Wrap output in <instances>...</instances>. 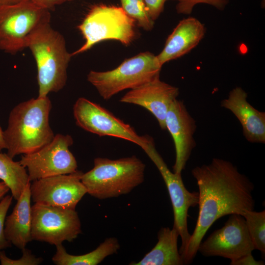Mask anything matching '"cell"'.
I'll list each match as a JSON object with an SVG mask.
<instances>
[{
    "instance_id": "cell-1",
    "label": "cell",
    "mask_w": 265,
    "mask_h": 265,
    "mask_svg": "<svg viewBox=\"0 0 265 265\" xmlns=\"http://www.w3.org/2000/svg\"><path fill=\"white\" fill-rule=\"evenodd\" d=\"M191 174L198 186L199 213L194 230L181 254L184 264L191 263L207 231L219 218L227 215H242L254 210V186L229 161L213 158L208 164L197 166Z\"/></svg>"
},
{
    "instance_id": "cell-2",
    "label": "cell",
    "mask_w": 265,
    "mask_h": 265,
    "mask_svg": "<svg viewBox=\"0 0 265 265\" xmlns=\"http://www.w3.org/2000/svg\"><path fill=\"white\" fill-rule=\"evenodd\" d=\"M51 108L52 103L46 96L22 102L11 110L3 131L10 158L34 152L53 140L54 135L49 124Z\"/></svg>"
},
{
    "instance_id": "cell-3",
    "label": "cell",
    "mask_w": 265,
    "mask_h": 265,
    "mask_svg": "<svg viewBox=\"0 0 265 265\" xmlns=\"http://www.w3.org/2000/svg\"><path fill=\"white\" fill-rule=\"evenodd\" d=\"M26 48L36 64L38 97L62 89L67 81V70L73 56L67 50L62 35L53 28L50 23L44 24L29 36Z\"/></svg>"
},
{
    "instance_id": "cell-4",
    "label": "cell",
    "mask_w": 265,
    "mask_h": 265,
    "mask_svg": "<svg viewBox=\"0 0 265 265\" xmlns=\"http://www.w3.org/2000/svg\"><path fill=\"white\" fill-rule=\"evenodd\" d=\"M145 164L135 156L117 159L96 158L94 167L82 174L87 193L100 200L130 193L144 180Z\"/></svg>"
},
{
    "instance_id": "cell-5",
    "label": "cell",
    "mask_w": 265,
    "mask_h": 265,
    "mask_svg": "<svg viewBox=\"0 0 265 265\" xmlns=\"http://www.w3.org/2000/svg\"><path fill=\"white\" fill-rule=\"evenodd\" d=\"M162 66L157 55L146 52L125 60L117 68L107 71H91L88 81L104 100L126 89H132L160 74Z\"/></svg>"
},
{
    "instance_id": "cell-6",
    "label": "cell",
    "mask_w": 265,
    "mask_h": 265,
    "mask_svg": "<svg viewBox=\"0 0 265 265\" xmlns=\"http://www.w3.org/2000/svg\"><path fill=\"white\" fill-rule=\"evenodd\" d=\"M135 22L121 7L97 5L93 6L78 27L84 43L72 55L84 52L96 44L108 39L129 46L136 37Z\"/></svg>"
},
{
    "instance_id": "cell-7",
    "label": "cell",
    "mask_w": 265,
    "mask_h": 265,
    "mask_svg": "<svg viewBox=\"0 0 265 265\" xmlns=\"http://www.w3.org/2000/svg\"><path fill=\"white\" fill-rule=\"evenodd\" d=\"M50 19V10L31 0L0 5V50L14 54L26 48L30 34Z\"/></svg>"
},
{
    "instance_id": "cell-8",
    "label": "cell",
    "mask_w": 265,
    "mask_h": 265,
    "mask_svg": "<svg viewBox=\"0 0 265 265\" xmlns=\"http://www.w3.org/2000/svg\"><path fill=\"white\" fill-rule=\"evenodd\" d=\"M73 110L77 126L100 136L122 138L137 144L143 150L153 138L149 135H139L131 125L100 105L85 98H79Z\"/></svg>"
},
{
    "instance_id": "cell-9",
    "label": "cell",
    "mask_w": 265,
    "mask_h": 265,
    "mask_svg": "<svg viewBox=\"0 0 265 265\" xmlns=\"http://www.w3.org/2000/svg\"><path fill=\"white\" fill-rule=\"evenodd\" d=\"M32 240L55 245L72 241L81 233L75 209L35 203L31 207Z\"/></svg>"
},
{
    "instance_id": "cell-10",
    "label": "cell",
    "mask_w": 265,
    "mask_h": 265,
    "mask_svg": "<svg viewBox=\"0 0 265 265\" xmlns=\"http://www.w3.org/2000/svg\"><path fill=\"white\" fill-rule=\"evenodd\" d=\"M73 144L71 135L58 133L38 150L24 154L19 162L27 168L30 182L76 171L77 162L69 148Z\"/></svg>"
},
{
    "instance_id": "cell-11",
    "label": "cell",
    "mask_w": 265,
    "mask_h": 265,
    "mask_svg": "<svg viewBox=\"0 0 265 265\" xmlns=\"http://www.w3.org/2000/svg\"><path fill=\"white\" fill-rule=\"evenodd\" d=\"M143 150L158 169L167 187L173 210V227L178 231L182 241L179 250L181 254L191 236L187 227L188 212L190 207L198 205V192L189 191L184 184L181 174L170 170L156 150L153 138Z\"/></svg>"
},
{
    "instance_id": "cell-12",
    "label": "cell",
    "mask_w": 265,
    "mask_h": 265,
    "mask_svg": "<svg viewBox=\"0 0 265 265\" xmlns=\"http://www.w3.org/2000/svg\"><path fill=\"white\" fill-rule=\"evenodd\" d=\"M244 217L231 214L224 225L200 244L198 251L206 257L219 256L236 260L255 250Z\"/></svg>"
},
{
    "instance_id": "cell-13",
    "label": "cell",
    "mask_w": 265,
    "mask_h": 265,
    "mask_svg": "<svg viewBox=\"0 0 265 265\" xmlns=\"http://www.w3.org/2000/svg\"><path fill=\"white\" fill-rule=\"evenodd\" d=\"M82 174L77 170L33 181L30 185L31 198L35 203L75 209L87 193L81 181Z\"/></svg>"
},
{
    "instance_id": "cell-14",
    "label": "cell",
    "mask_w": 265,
    "mask_h": 265,
    "mask_svg": "<svg viewBox=\"0 0 265 265\" xmlns=\"http://www.w3.org/2000/svg\"><path fill=\"white\" fill-rule=\"evenodd\" d=\"M165 123L175 145L176 158L173 172L181 174L196 146L193 137L197 127L196 122L184 102L177 99L167 111Z\"/></svg>"
},
{
    "instance_id": "cell-15",
    "label": "cell",
    "mask_w": 265,
    "mask_h": 265,
    "mask_svg": "<svg viewBox=\"0 0 265 265\" xmlns=\"http://www.w3.org/2000/svg\"><path fill=\"white\" fill-rule=\"evenodd\" d=\"M178 88L161 81L159 75L130 90L120 100L123 103L141 106L157 119L160 128L166 130L165 117L171 104L177 99Z\"/></svg>"
},
{
    "instance_id": "cell-16",
    "label": "cell",
    "mask_w": 265,
    "mask_h": 265,
    "mask_svg": "<svg viewBox=\"0 0 265 265\" xmlns=\"http://www.w3.org/2000/svg\"><path fill=\"white\" fill-rule=\"evenodd\" d=\"M247 94L236 87L228 97L221 102V106L230 110L240 123L243 134L251 143H265V113L259 111L247 100Z\"/></svg>"
},
{
    "instance_id": "cell-17",
    "label": "cell",
    "mask_w": 265,
    "mask_h": 265,
    "mask_svg": "<svg viewBox=\"0 0 265 265\" xmlns=\"http://www.w3.org/2000/svg\"><path fill=\"white\" fill-rule=\"evenodd\" d=\"M205 32V26L196 18L188 17L181 20L168 37L163 50L157 55L160 65L189 52L204 38Z\"/></svg>"
},
{
    "instance_id": "cell-18",
    "label": "cell",
    "mask_w": 265,
    "mask_h": 265,
    "mask_svg": "<svg viewBox=\"0 0 265 265\" xmlns=\"http://www.w3.org/2000/svg\"><path fill=\"white\" fill-rule=\"evenodd\" d=\"M30 185V183L27 185L17 200L11 213L6 217L4 223L6 238L21 250L25 248L26 244L32 240Z\"/></svg>"
},
{
    "instance_id": "cell-19",
    "label": "cell",
    "mask_w": 265,
    "mask_h": 265,
    "mask_svg": "<svg viewBox=\"0 0 265 265\" xmlns=\"http://www.w3.org/2000/svg\"><path fill=\"white\" fill-rule=\"evenodd\" d=\"M179 234L173 227H162L158 233V241L154 248L138 262L131 265H184L178 248Z\"/></svg>"
},
{
    "instance_id": "cell-20",
    "label": "cell",
    "mask_w": 265,
    "mask_h": 265,
    "mask_svg": "<svg viewBox=\"0 0 265 265\" xmlns=\"http://www.w3.org/2000/svg\"><path fill=\"white\" fill-rule=\"evenodd\" d=\"M55 246L52 261L56 265H96L106 257L116 253L120 247L118 239L113 237L106 239L92 251L80 255L68 254L62 244Z\"/></svg>"
},
{
    "instance_id": "cell-21",
    "label": "cell",
    "mask_w": 265,
    "mask_h": 265,
    "mask_svg": "<svg viewBox=\"0 0 265 265\" xmlns=\"http://www.w3.org/2000/svg\"><path fill=\"white\" fill-rule=\"evenodd\" d=\"M0 179L7 186L16 200L30 183L26 168L19 161H14L7 154L0 152Z\"/></svg>"
},
{
    "instance_id": "cell-22",
    "label": "cell",
    "mask_w": 265,
    "mask_h": 265,
    "mask_svg": "<svg viewBox=\"0 0 265 265\" xmlns=\"http://www.w3.org/2000/svg\"><path fill=\"white\" fill-rule=\"evenodd\" d=\"M255 249L265 253V211L246 210L242 215Z\"/></svg>"
},
{
    "instance_id": "cell-23",
    "label": "cell",
    "mask_w": 265,
    "mask_h": 265,
    "mask_svg": "<svg viewBox=\"0 0 265 265\" xmlns=\"http://www.w3.org/2000/svg\"><path fill=\"white\" fill-rule=\"evenodd\" d=\"M124 11L139 26L151 30L154 21L150 18L143 0H120Z\"/></svg>"
},
{
    "instance_id": "cell-24",
    "label": "cell",
    "mask_w": 265,
    "mask_h": 265,
    "mask_svg": "<svg viewBox=\"0 0 265 265\" xmlns=\"http://www.w3.org/2000/svg\"><path fill=\"white\" fill-rule=\"evenodd\" d=\"M178 1L176 9L178 14H190L194 7L199 3L213 6L218 10H223L230 0H174Z\"/></svg>"
},
{
    "instance_id": "cell-25",
    "label": "cell",
    "mask_w": 265,
    "mask_h": 265,
    "mask_svg": "<svg viewBox=\"0 0 265 265\" xmlns=\"http://www.w3.org/2000/svg\"><path fill=\"white\" fill-rule=\"evenodd\" d=\"M23 255L17 260H13L7 257L3 251H0V262L1 265H38L40 264L43 259L37 258L32 254L31 251L26 248L22 250Z\"/></svg>"
},
{
    "instance_id": "cell-26",
    "label": "cell",
    "mask_w": 265,
    "mask_h": 265,
    "mask_svg": "<svg viewBox=\"0 0 265 265\" xmlns=\"http://www.w3.org/2000/svg\"><path fill=\"white\" fill-rule=\"evenodd\" d=\"M13 197L7 195L0 202V251L11 246V243L7 240L4 234V223L7 211L12 203Z\"/></svg>"
},
{
    "instance_id": "cell-27",
    "label": "cell",
    "mask_w": 265,
    "mask_h": 265,
    "mask_svg": "<svg viewBox=\"0 0 265 265\" xmlns=\"http://www.w3.org/2000/svg\"><path fill=\"white\" fill-rule=\"evenodd\" d=\"M167 0H143L150 18L154 21L163 11Z\"/></svg>"
},
{
    "instance_id": "cell-28",
    "label": "cell",
    "mask_w": 265,
    "mask_h": 265,
    "mask_svg": "<svg viewBox=\"0 0 265 265\" xmlns=\"http://www.w3.org/2000/svg\"><path fill=\"white\" fill-rule=\"evenodd\" d=\"M231 265H263L265 262L263 261H257L252 254L244 256L239 259L230 262Z\"/></svg>"
},
{
    "instance_id": "cell-29",
    "label": "cell",
    "mask_w": 265,
    "mask_h": 265,
    "mask_svg": "<svg viewBox=\"0 0 265 265\" xmlns=\"http://www.w3.org/2000/svg\"><path fill=\"white\" fill-rule=\"evenodd\" d=\"M40 6L49 10L55 6L72 0H31Z\"/></svg>"
},
{
    "instance_id": "cell-30",
    "label": "cell",
    "mask_w": 265,
    "mask_h": 265,
    "mask_svg": "<svg viewBox=\"0 0 265 265\" xmlns=\"http://www.w3.org/2000/svg\"><path fill=\"white\" fill-rule=\"evenodd\" d=\"M9 190V187L7 186L3 182H0V200L1 199L3 196L7 193Z\"/></svg>"
},
{
    "instance_id": "cell-31",
    "label": "cell",
    "mask_w": 265,
    "mask_h": 265,
    "mask_svg": "<svg viewBox=\"0 0 265 265\" xmlns=\"http://www.w3.org/2000/svg\"><path fill=\"white\" fill-rule=\"evenodd\" d=\"M6 149V146L3 137V131L0 126V151Z\"/></svg>"
},
{
    "instance_id": "cell-32",
    "label": "cell",
    "mask_w": 265,
    "mask_h": 265,
    "mask_svg": "<svg viewBox=\"0 0 265 265\" xmlns=\"http://www.w3.org/2000/svg\"><path fill=\"white\" fill-rule=\"evenodd\" d=\"M21 0H0V5L14 3Z\"/></svg>"
}]
</instances>
